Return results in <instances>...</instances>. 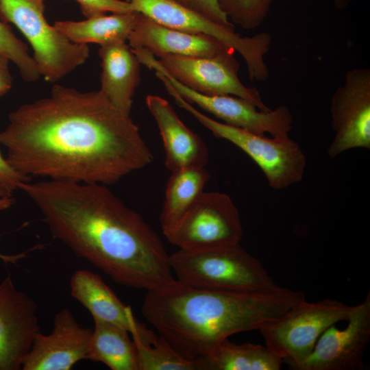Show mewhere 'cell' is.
I'll return each mask as SVG.
<instances>
[{"instance_id": "6da1fadb", "label": "cell", "mask_w": 370, "mask_h": 370, "mask_svg": "<svg viewBox=\"0 0 370 370\" xmlns=\"http://www.w3.org/2000/svg\"><path fill=\"white\" fill-rule=\"evenodd\" d=\"M0 144L8 163L27 180L108 186L153 158L130 115L100 90L82 92L60 84L10 112Z\"/></svg>"}, {"instance_id": "7a4b0ae2", "label": "cell", "mask_w": 370, "mask_h": 370, "mask_svg": "<svg viewBox=\"0 0 370 370\" xmlns=\"http://www.w3.org/2000/svg\"><path fill=\"white\" fill-rule=\"evenodd\" d=\"M18 189L54 238L116 283L149 291L175 280L158 235L106 185L42 180Z\"/></svg>"}, {"instance_id": "3957f363", "label": "cell", "mask_w": 370, "mask_h": 370, "mask_svg": "<svg viewBox=\"0 0 370 370\" xmlns=\"http://www.w3.org/2000/svg\"><path fill=\"white\" fill-rule=\"evenodd\" d=\"M305 299L304 292L280 286L237 293L196 288L175 279L147 291L141 310L181 356L199 363L229 336L260 330Z\"/></svg>"}, {"instance_id": "277c9868", "label": "cell", "mask_w": 370, "mask_h": 370, "mask_svg": "<svg viewBox=\"0 0 370 370\" xmlns=\"http://www.w3.org/2000/svg\"><path fill=\"white\" fill-rule=\"evenodd\" d=\"M176 280L209 290L256 293L277 285L261 262L240 243L199 249H181L169 255Z\"/></svg>"}, {"instance_id": "5b68a950", "label": "cell", "mask_w": 370, "mask_h": 370, "mask_svg": "<svg viewBox=\"0 0 370 370\" xmlns=\"http://www.w3.org/2000/svg\"><path fill=\"white\" fill-rule=\"evenodd\" d=\"M160 81L179 107L192 114L214 136L232 143L248 155L272 188L284 189L302 180L306 158L299 144L288 135L269 138L219 122L183 99L167 77L163 76Z\"/></svg>"}, {"instance_id": "8992f818", "label": "cell", "mask_w": 370, "mask_h": 370, "mask_svg": "<svg viewBox=\"0 0 370 370\" xmlns=\"http://www.w3.org/2000/svg\"><path fill=\"white\" fill-rule=\"evenodd\" d=\"M44 1L0 0V20L14 25L33 49L40 75L54 83L84 64L88 45L71 42L46 20Z\"/></svg>"}, {"instance_id": "52a82bcc", "label": "cell", "mask_w": 370, "mask_h": 370, "mask_svg": "<svg viewBox=\"0 0 370 370\" xmlns=\"http://www.w3.org/2000/svg\"><path fill=\"white\" fill-rule=\"evenodd\" d=\"M140 64L164 71L185 86L208 96L231 95L243 99L262 111L270 109L256 88L245 86L238 76L235 51L214 57L166 55L156 58L143 49H132Z\"/></svg>"}, {"instance_id": "ba28073f", "label": "cell", "mask_w": 370, "mask_h": 370, "mask_svg": "<svg viewBox=\"0 0 370 370\" xmlns=\"http://www.w3.org/2000/svg\"><path fill=\"white\" fill-rule=\"evenodd\" d=\"M352 307L332 299L315 302L305 299L259 331L265 346L295 369L309 356L328 328L347 321Z\"/></svg>"}, {"instance_id": "9c48e42d", "label": "cell", "mask_w": 370, "mask_h": 370, "mask_svg": "<svg viewBox=\"0 0 370 370\" xmlns=\"http://www.w3.org/2000/svg\"><path fill=\"white\" fill-rule=\"evenodd\" d=\"M135 10L165 26L193 34L212 36L238 52L247 65L251 81H265L269 75L264 60L272 42L271 36L260 32L241 36L235 27L213 22L175 0H130Z\"/></svg>"}, {"instance_id": "30bf717a", "label": "cell", "mask_w": 370, "mask_h": 370, "mask_svg": "<svg viewBox=\"0 0 370 370\" xmlns=\"http://www.w3.org/2000/svg\"><path fill=\"white\" fill-rule=\"evenodd\" d=\"M162 232L179 249H199L240 243L243 228L228 195L203 191L184 215Z\"/></svg>"}, {"instance_id": "8fae6325", "label": "cell", "mask_w": 370, "mask_h": 370, "mask_svg": "<svg viewBox=\"0 0 370 370\" xmlns=\"http://www.w3.org/2000/svg\"><path fill=\"white\" fill-rule=\"evenodd\" d=\"M331 125L335 133L328 147L331 158L352 149H370V69L348 71L330 103Z\"/></svg>"}, {"instance_id": "7c38bea8", "label": "cell", "mask_w": 370, "mask_h": 370, "mask_svg": "<svg viewBox=\"0 0 370 370\" xmlns=\"http://www.w3.org/2000/svg\"><path fill=\"white\" fill-rule=\"evenodd\" d=\"M347 325L328 328L309 356L295 370H359L364 367V354L370 340V293L353 306Z\"/></svg>"}, {"instance_id": "4fadbf2b", "label": "cell", "mask_w": 370, "mask_h": 370, "mask_svg": "<svg viewBox=\"0 0 370 370\" xmlns=\"http://www.w3.org/2000/svg\"><path fill=\"white\" fill-rule=\"evenodd\" d=\"M156 71L164 75L186 101L197 105L227 125L259 135L269 134L271 136L288 135L292 130L293 115L286 106L262 111L253 103L237 97L201 94L185 86L168 73Z\"/></svg>"}, {"instance_id": "5bb4252c", "label": "cell", "mask_w": 370, "mask_h": 370, "mask_svg": "<svg viewBox=\"0 0 370 370\" xmlns=\"http://www.w3.org/2000/svg\"><path fill=\"white\" fill-rule=\"evenodd\" d=\"M40 332L36 301L5 277L0 282V370L21 369Z\"/></svg>"}, {"instance_id": "9a60e30c", "label": "cell", "mask_w": 370, "mask_h": 370, "mask_svg": "<svg viewBox=\"0 0 370 370\" xmlns=\"http://www.w3.org/2000/svg\"><path fill=\"white\" fill-rule=\"evenodd\" d=\"M92 332L79 325L70 309H61L54 317L52 332L36 336L21 369L70 370L87 359Z\"/></svg>"}, {"instance_id": "2e32d148", "label": "cell", "mask_w": 370, "mask_h": 370, "mask_svg": "<svg viewBox=\"0 0 370 370\" xmlns=\"http://www.w3.org/2000/svg\"><path fill=\"white\" fill-rule=\"evenodd\" d=\"M127 41L132 49H143L158 58L169 54L214 57L235 51L212 36L165 26L137 11Z\"/></svg>"}, {"instance_id": "e0dca14e", "label": "cell", "mask_w": 370, "mask_h": 370, "mask_svg": "<svg viewBox=\"0 0 370 370\" xmlns=\"http://www.w3.org/2000/svg\"><path fill=\"white\" fill-rule=\"evenodd\" d=\"M146 105L159 128L165 151V166L171 172L205 167L209 151L203 140L179 118L164 98L149 95Z\"/></svg>"}, {"instance_id": "ac0fdd59", "label": "cell", "mask_w": 370, "mask_h": 370, "mask_svg": "<svg viewBox=\"0 0 370 370\" xmlns=\"http://www.w3.org/2000/svg\"><path fill=\"white\" fill-rule=\"evenodd\" d=\"M100 90L117 108L130 115L133 96L140 82V62L126 42L101 45Z\"/></svg>"}, {"instance_id": "d6986e66", "label": "cell", "mask_w": 370, "mask_h": 370, "mask_svg": "<svg viewBox=\"0 0 370 370\" xmlns=\"http://www.w3.org/2000/svg\"><path fill=\"white\" fill-rule=\"evenodd\" d=\"M72 297L98 319L119 325L131 334L143 324L134 316L131 308L125 306L97 273L86 269L73 273L70 280Z\"/></svg>"}, {"instance_id": "ffe728a7", "label": "cell", "mask_w": 370, "mask_h": 370, "mask_svg": "<svg viewBox=\"0 0 370 370\" xmlns=\"http://www.w3.org/2000/svg\"><path fill=\"white\" fill-rule=\"evenodd\" d=\"M136 11L101 14L81 21H57L53 26L71 42L100 46L127 41L136 21Z\"/></svg>"}, {"instance_id": "44dd1931", "label": "cell", "mask_w": 370, "mask_h": 370, "mask_svg": "<svg viewBox=\"0 0 370 370\" xmlns=\"http://www.w3.org/2000/svg\"><path fill=\"white\" fill-rule=\"evenodd\" d=\"M94 320L87 359L112 370H138L137 352L129 332L115 324Z\"/></svg>"}, {"instance_id": "7402d4cb", "label": "cell", "mask_w": 370, "mask_h": 370, "mask_svg": "<svg viewBox=\"0 0 370 370\" xmlns=\"http://www.w3.org/2000/svg\"><path fill=\"white\" fill-rule=\"evenodd\" d=\"M199 363L201 370H279L283 360L266 346L227 338Z\"/></svg>"}, {"instance_id": "603a6c76", "label": "cell", "mask_w": 370, "mask_h": 370, "mask_svg": "<svg viewBox=\"0 0 370 370\" xmlns=\"http://www.w3.org/2000/svg\"><path fill=\"white\" fill-rule=\"evenodd\" d=\"M204 167L186 168L171 172L160 216L162 231L175 225L204 191L210 180Z\"/></svg>"}, {"instance_id": "cb8c5ba5", "label": "cell", "mask_w": 370, "mask_h": 370, "mask_svg": "<svg viewBox=\"0 0 370 370\" xmlns=\"http://www.w3.org/2000/svg\"><path fill=\"white\" fill-rule=\"evenodd\" d=\"M138 370H201L197 362L181 356L161 335L146 328L132 336Z\"/></svg>"}, {"instance_id": "d4e9b609", "label": "cell", "mask_w": 370, "mask_h": 370, "mask_svg": "<svg viewBox=\"0 0 370 370\" xmlns=\"http://www.w3.org/2000/svg\"><path fill=\"white\" fill-rule=\"evenodd\" d=\"M0 55L14 63L25 82H35L40 75L27 45L16 37L11 26L0 20Z\"/></svg>"}, {"instance_id": "484cf974", "label": "cell", "mask_w": 370, "mask_h": 370, "mask_svg": "<svg viewBox=\"0 0 370 370\" xmlns=\"http://www.w3.org/2000/svg\"><path fill=\"white\" fill-rule=\"evenodd\" d=\"M274 0H219L221 10L232 23L246 29L259 27Z\"/></svg>"}, {"instance_id": "4316f807", "label": "cell", "mask_w": 370, "mask_h": 370, "mask_svg": "<svg viewBox=\"0 0 370 370\" xmlns=\"http://www.w3.org/2000/svg\"><path fill=\"white\" fill-rule=\"evenodd\" d=\"M86 18L104 14L106 12L124 13L136 11L130 1L121 0H75Z\"/></svg>"}, {"instance_id": "83f0119b", "label": "cell", "mask_w": 370, "mask_h": 370, "mask_svg": "<svg viewBox=\"0 0 370 370\" xmlns=\"http://www.w3.org/2000/svg\"><path fill=\"white\" fill-rule=\"evenodd\" d=\"M208 19L227 27H234L221 8L219 0H175Z\"/></svg>"}, {"instance_id": "f1b7e54d", "label": "cell", "mask_w": 370, "mask_h": 370, "mask_svg": "<svg viewBox=\"0 0 370 370\" xmlns=\"http://www.w3.org/2000/svg\"><path fill=\"white\" fill-rule=\"evenodd\" d=\"M28 180H29L20 175L10 166L0 151V182L6 188L12 193L18 189L21 183Z\"/></svg>"}, {"instance_id": "f546056e", "label": "cell", "mask_w": 370, "mask_h": 370, "mask_svg": "<svg viewBox=\"0 0 370 370\" xmlns=\"http://www.w3.org/2000/svg\"><path fill=\"white\" fill-rule=\"evenodd\" d=\"M10 60L0 55V98L7 94L12 86L13 78L10 73Z\"/></svg>"}, {"instance_id": "4dcf8cb0", "label": "cell", "mask_w": 370, "mask_h": 370, "mask_svg": "<svg viewBox=\"0 0 370 370\" xmlns=\"http://www.w3.org/2000/svg\"><path fill=\"white\" fill-rule=\"evenodd\" d=\"M14 203V199L12 197H0V211L5 210L9 208ZM26 252H22L16 254H3L0 253V260L5 264H16L17 262L25 258Z\"/></svg>"}, {"instance_id": "1f68e13d", "label": "cell", "mask_w": 370, "mask_h": 370, "mask_svg": "<svg viewBox=\"0 0 370 370\" xmlns=\"http://www.w3.org/2000/svg\"><path fill=\"white\" fill-rule=\"evenodd\" d=\"M334 5L338 10H345L352 3L353 0H332Z\"/></svg>"}, {"instance_id": "d6a6232c", "label": "cell", "mask_w": 370, "mask_h": 370, "mask_svg": "<svg viewBox=\"0 0 370 370\" xmlns=\"http://www.w3.org/2000/svg\"><path fill=\"white\" fill-rule=\"evenodd\" d=\"M12 194L6 187L0 182V197H12Z\"/></svg>"}, {"instance_id": "836d02e7", "label": "cell", "mask_w": 370, "mask_h": 370, "mask_svg": "<svg viewBox=\"0 0 370 370\" xmlns=\"http://www.w3.org/2000/svg\"><path fill=\"white\" fill-rule=\"evenodd\" d=\"M41 1H44V0H41Z\"/></svg>"}]
</instances>
